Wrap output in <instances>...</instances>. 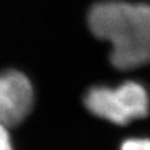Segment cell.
<instances>
[{
  "mask_svg": "<svg viewBox=\"0 0 150 150\" xmlns=\"http://www.w3.org/2000/svg\"><path fill=\"white\" fill-rule=\"evenodd\" d=\"M88 25L99 40L112 44L114 67L131 70L150 63V5L106 1L94 4Z\"/></svg>",
  "mask_w": 150,
  "mask_h": 150,
  "instance_id": "cell-1",
  "label": "cell"
},
{
  "mask_svg": "<svg viewBox=\"0 0 150 150\" xmlns=\"http://www.w3.org/2000/svg\"><path fill=\"white\" fill-rule=\"evenodd\" d=\"M84 104L93 115L118 125L146 117L149 110L147 92L134 81H126L117 89L91 88L84 96Z\"/></svg>",
  "mask_w": 150,
  "mask_h": 150,
  "instance_id": "cell-2",
  "label": "cell"
},
{
  "mask_svg": "<svg viewBox=\"0 0 150 150\" xmlns=\"http://www.w3.org/2000/svg\"><path fill=\"white\" fill-rule=\"evenodd\" d=\"M33 92L30 81L22 73L11 70L0 79L1 125L14 127L20 124L31 110Z\"/></svg>",
  "mask_w": 150,
  "mask_h": 150,
  "instance_id": "cell-3",
  "label": "cell"
},
{
  "mask_svg": "<svg viewBox=\"0 0 150 150\" xmlns=\"http://www.w3.org/2000/svg\"><path fill=\"white\" fill-rule=\"evenodd\" d=\"M120 150H150L149 139H128L124 141Z\"/></svg>",
  "mask_w": 150,
  "mask_h": 150,
  "instance_id": "cell-4",
  "label": "cell"
},
{
  "mask_svg": "<svg viewBox=\"0 0 150 150\" xmlns=\"http://www.w3.org/2000/svg\"><path fill=\"white\" fill-rule=\"evenodd\" d=\"M0 150H13L7 127L3 125H1V130H0Z\"/></svg>",
  "mask_w": 150,
  "mask_h": 150,
  "instance_id": "cell-5",
  "label": "cell"
}]
</instances>
